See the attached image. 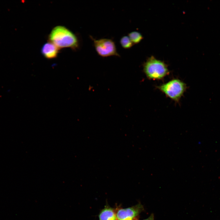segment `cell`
Listing matches in <instances>:
<instances>
[{
	"mask_svg": "<svg viewBox=\"0 0 220 220\" xmlns=\"http://www.w3.org/2000/svg\"><path fill=\"white\" fill-rule=\"evenodd\" d=\"M50 42L58 48L69 47L76 49L79 42L76 35L66 27L58 26L54 27L49 35Z\"/></svg>",
	"mask_w": 220,
	"mask_h": 220,
	"instance_id": "obj_1",
	"label": "cell"
},
{
	"mask_svg": "<svg viewBox=\"0 0 220 220\" xmlns=\"http://www.w3.org/2000/svg\"><path fill=\"white\" fill-rule=\"evenodd\" d=\"M143 71L148 79L153 80H162L169 73L167 65L152 56L143 64Z\"/></svg>",
	"mask_w": 220,
	"mask_h": 220,
	"instance_id": "obj_2",
	"label": "cell"
},
{
	"mask_svg": "<svg viewBox=\"0 0 220 220\" xmlns=\"http://www.w3.org/2000/svg\"><path fill=\"white\" fill-rule=\"evenodd\" d=\"M166 96L176 102H178L187 88L186 84L178 79H173L156 87Z\"/></svg>",
	"mask_w": 220,
	"mask_h": 220,
	"instance_id": "obj_3",
	"label": "cell"
},
{
	"mask_svg": "<svg viewBox=\"0 0 220 220\" xmlns=\"http://www.w3.org/2000/svg\"><path fill=\"white\" fill-rule=\"evenodd\" d=\"M90 37L93 42L96 51L100 56L102 57H120L117 51L115 43L112 39L107 38L97 39L91 35H90Z\"/></svg>",
	"mask_w": 220,
	"mask_h": 220,
	"instance_id": "obj_4",
	"label": "cell"
},
{
	"mask_svg": "<svg viewBox=\"0 0 220 220\" xmlns=\"http://www.w3.org/2000/svg\"><path fill=\"white\" fill-rule=\"evenodd\" d=\"M143 207L139 204L126 208L120 209L116 213L117 220H134Z\"/></svg>",
	"mask_w": 220,
	"mask_h": 220,
	"instance_id": "obj_5",
	"label": "cell"
},
{
	"mask_svg": "<svg viewBox=\"0 0 220 220\" xmlns=\"http://www.w3.org/2000/svg\"><path fill=\"white\" fill-rule=\"evenodd\" d=\"M59 48L53 43L50 42L44 44L42 47V54L45 58L51 59L57 56Z\"/></svg>",
	"mask_w": 220,
	"mask_h": 220,
	"instance_id": "obj_6",
	"label": "cell"
},
{
	"mask_svg": "<svg viewBox=\"0 0 220 220\" xmlns=\"http://www.w3.org/2000/svg\"><path fill=\"white\" fill-rule=\"evenodd\" d=\"M99 220H117L116 213L114 210L108 207H105L100 212Z\"/></svg>",
	"mask_w": 220,
	"mask_h": 220,
	"instance_id": "obj_7",
	"label": "cell"
},
{
	"mask_svg": "<svg viewBox=\"0 0 220 220\" xmlns=\"http://www.w3.org/2000/svg\"><path fill=\"white\" fill-rule=\"evenodd\" d=\"M128 36L134 44L139 43L143 38L141 34L136 31L129 33L128 34Z\"/></svg>",
	"mask_w": 220,
	"mask_h": 220,
	"instance_id": "obj_8",
	"label": "cell"
},
{
	"mask_svg": "<svg viewBox=\"0 0 220 220\" xmlns=\"http://www.w3.org/2000/svg\"><path fill=\"white\" fill-rule=\"evenodd\" d=\"M120 43L122 47L125 49H130L134 45L128 36H127L122 37L120 40Z\"/></svg>",
	"mask_w": 220,
	"mask_h": 220,
	"instance_id": "obj_9",
	"label": "cell"
},
{
	"mask_svg": "<svg viewBox=\"0 0 220 220\" xmlns=\"http://www.w3.org/2000/svg\"><path fill=\"white\" fill-rule=\"evenodd\" d=\"M144 220H153V215H151L149 218H148Z\"/></svg>",
	"mask_w": 220,
	"mask_h": 220,
	"instance_id": "obj_10",
	"label": "cell"
}]
</instances>
